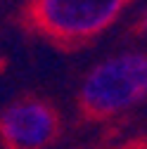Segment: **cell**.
<instances>
[{
    "label": "cell",
    "mask_w": 147,
    "mask_h": 149,
    "mask_svg": "<svg viewBox=\"0 0 147 149\" xmlns=\"http://www.w3.org/2000/svg\"><path fill=\"white\" fill-rule=\"evenodd\" d=\"M135 0H24V31L57 50H81L109 31Z\"/></svg>",
    "instance_id": "6da1fadb"
},
{
    "label": "cell",
    "mask_w": 147,
    "mask_h": 149,
    "mask_svg": "<svg viewBox=\"0 0 147 149\" xmlns=\"http://www.w3.org/2000/svg\"><path fill=\"white\" fill-rule=\"evenodd\" d=\"M147 102V50H123L93 64L78 83L76 107L85 121H109Z\"/></svg>",
    "instance_id": "7a4b0ae2"
},
{
    "label": "cell",
    "mask_w": 147,
    "mask_h": 149,
    "mask_svg": "<svg viewBox=\"0 0 147 149\" xmlns=\"http://www.w3.org/2000/svg\"><path fill=\"white\" fill-rule=\"evenodd\" d=\"M62 130L57 104L36 92H22L0 109V149H50Z\"/></svg>",
    "instance_id": "3957f363"
},
{
    "label": "cell",
    "mask_w": 147,
    "mask_h": 149,
    "mask_svg": "<svg viewBox=\"0 0 147 149\" xmlns=\"http://www.w3.org/2000/svg\"><path fill=\"white\" fill-rule=\"evenodd\" d=\"M135 33L140 36L142 40H147V7L140 12V17H138V22H135Z\"/></svg>",
    "instance_id": "277c9868"
}]
</instances>
